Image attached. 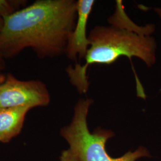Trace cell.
Here are the masks:
<instances>
[{"label": "cell", "instance_id": "6da1fadb", "mask_svg": "<svg viewBox=\"0 0 161 161\" xmlns=\"http://www.w3.org/2000/svg\"><path fill=\"white\" fill-rule=\"evenodd\" d=\"M75 0H38L3 18L0 54L14 57L30 48L40 58L65 54L77 20Z\"/></svg>", "mask_w": 161, "mask_h": 161}, {"label": "cell", "instance_id": "8fae6325", "mask_svg": "<svg viewBox=\"0 0 161 161\" xmlns=\"http://www.w3.org/2000/svg\"><path fill=\"white\" fill-rule=\"evenodd\" d=\"M3 23H4L3 19L1 17H0V33L1 32V30L3 29Z\"/></svg>", "mask_w": 161, "mask_h": 161}, {"label": "cell", "instance_id": "52a82bcc", "mask_svg": "<svg viewBox=\"0 0 161 161\" xmlns=\"http://www.w3.org/2000/svg\"><path fill=\"white\" fill-rule=\"evenodd\" d=\"M116 6L115 13L108 19L110 25L145 36H151V35L154 33L155 31V25L148 24L144 26L136 25L130 19L125 13L124 7L122 4V1H116Z\"/></svg>", "mask_w": 161, "mask_h": 161}, {"label": "cell", "instance_id": "7c38bea8", "mask_svg": "<svg viewBox=\"0 0 161 161\" xmlns=\"http://www.w3.org/2000/svg\"><path fill=\"white\" fill-rule=\"evenodd\" d=\"M4 58L1 56V54H0V69L1 68V67L3 66V59Z\"/></svg>", "mask_w": 161, "mask_h": 161}, {"label": "cell", "instance_id": "5b68a950", "mask_svg": "<svg viewBox=\"0 0 161 161\" xmlns=\"http://www.w3.org/2000/svg\"><path fill=\"white\" fill-rule=\"evenodd\" d=\"M95 3L94 0H78L76 2L77 20L75 28L69 37L65 54L70 60L84 59L90 47L87 23Z\"/></svg>", "mask_w": 161, "mask_h": 161}, {"label": "cell", "instance_id": "ba28073f", "mask_svg": "<svg viewBox=\"0 0 161 161\" xmlns=\"http://www.w3.org/2000/svg\"><path fill=\"white\" fill-rule=\"evenodd\" d=\"M20 4L19 1L0 0V17L2 19L10 16L16 12V8Z\"/></svg>", "mask_w": 161, "mask_h": 161}, {"label": "cell", "instance_id": "3957f363", "mask_svg": "<svg viewBox=\"0 0 161 161\" xmlns=\"http://www.w3.org/2000/svg\"><path fill=\"white\" fill-rule=\"evenodd\" d=\"M93 103L92 98L79 100L70 123L60 130L61 136L68 142L69 149L78 161H136L141 158L151 157L149 150L143 146H140L134 152L128 151L119 158L110 156L106 149V144L115 136V133L101 127L92 132L88 129L87 116Z\"/></svg>", "mask_w": 161, "mask_h": 161}, {"label": "cell", "instance_id": "277c9868", "mask_svg": "<svg viewBox=\"0 0 161 161\" xmlns=\"http://www.w3.org/2000/svg\"><path fill=\"white\" fill-rule=\"evenodd\" d=\"M50 99L46 84L40 80H19L8 74L0 83V108L47 106Z\"/></svg>", "mask_w": 161, "mask_h": 161}, {"label": "cell", "instance_id": "8992f818", "mask_svg": "<svg viewBox=\"0 0 161 161\" xmlns=\"http://www.w3.org/2000/svg\"><path fill=\"white\" fill-rule=\"evenodd\" d=\"M31 108H0V143H6L20 132L26 114Z\"/></svg>", "mask_w": 161, "mask_h": 161}, {"label": "cell", "instance_id": "7a4b0ae2", "mask_svg": "<svg viewBox=\"0 0 161 161\" xmlns=\"http://www.w3.org/2000/svg\"><path fill=\"white\" fill-rule=\"evenodd\" d=\"M90 47L83 64L69 66L66 72L80 94H86L90 85L87 70L93 64L110 65L121 57L142 60L147 67L156 61V42L152 36L139 35L112 25L96 26L88 34Z\"/></svg>", "mask_w": 161, "mask_h": 161}, {"label": "cell", "instance_id": "30bf717a", "mask_svg": "<svg viewBox=\"0 0 161 161\" xmlns=\"http://www.w3.org/2000/svg\"><path fill=\"white\" fill-rule=\"evenodd\" d=\"M154 11L158 14V16L161 19V7L154 8Z\"/></svg>", "mask_w": 161, "mask_h": 161}, {"label": "cell", "instance_id": "9c48e42d", "mask_svg": "<svg viewBox=\"0 0 161 161\" xmlns=\"http://www.w3.org/2000/svg\"><path fill=\"white\" fill-rule=\"evenodd\" d=\"M60 161H78L76 156L68 149L63 150L60 156Z\"/></svg>", "mask_w": 161, "mask_h": 161}]
</instances>
